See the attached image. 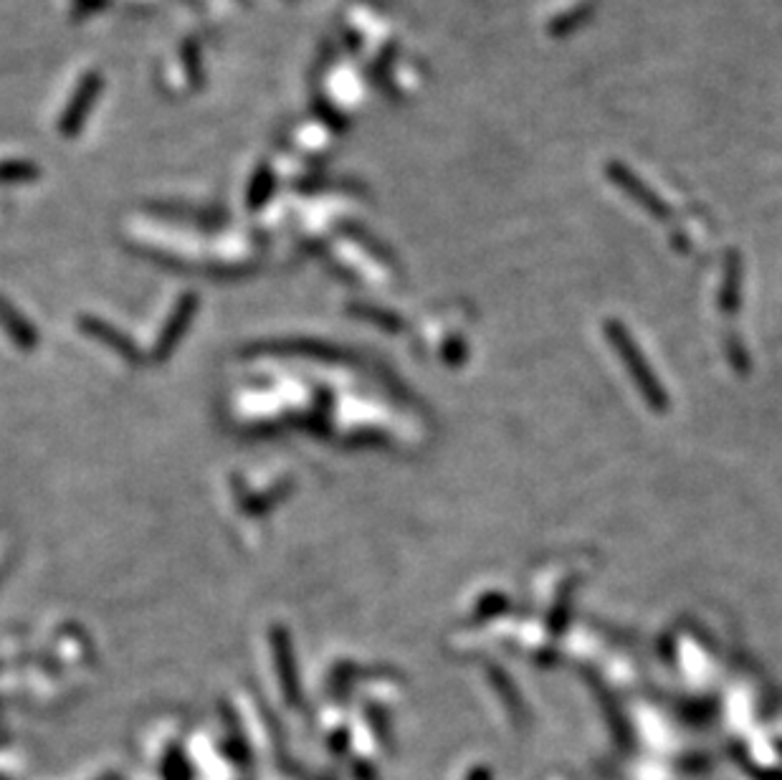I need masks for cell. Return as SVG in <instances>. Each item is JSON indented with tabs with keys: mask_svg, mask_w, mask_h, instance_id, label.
<instances>
[{
	"mask_svg": "<svg viewBox=\"0 0 782 780\" xmlns=\"http://www.w3.org/2000/svg\"><path fill=\"white\" fill-rule=\"evenodd\" d=\"M605 173H608V178L613 180L618 188L623 190L626 195H631L633 201L638 203L641 208H646L651 216L656 218H671V211L669 206H666L661 198H658L656 193H653L651 188H648L646 183H643L641 178H638L636 173H633L631 168H628L626 163H618V160H610L608 165H605Z\"/></svg>",
	"mask_w": 782,
	"mask_h": 780,
	"instance_id": "obj_1",
	"label": "cell"
},
{
	"mask_svg": "<svg viewBox=\"0 0 782 780\" xmlns=\"http://www.w3.org/2000/svg\"><path fill=\"white\" fill-rule=\"evenodd\" d=\"M595 11H598V3H595V0H585V3H580V6L570 8V11L552 18L550 26H547V33H550L552 38L572 36V33L580 31V28L588 26V23L593 21Z\"/></svg>",
	"mask_w": 782,
	"mask_h": 780,
	"instance_id": "obj_2",
	"label": "cell"
}]
</instances>
